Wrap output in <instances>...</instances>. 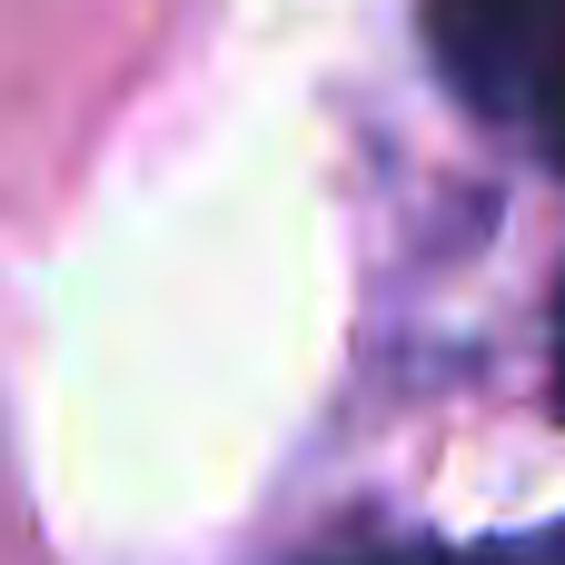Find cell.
Masks as SVG:
<instances>
[{
	"label": "cell",
	"instance_id": "cell-4",
	"mask_svg": "<svg viewBox=\"0 0 565 565\" xmlns=\"http://www.w3.org/2000/svg\"><path fill=\"white\" fill-rule=\"evenodd\" d=\"M556 387H565V298H556Z\"/></svg>",
	"mask_w": 565,
	"mask_h": 565
},
{
	"label": "cell",
	"instance_id": "cell-1",
	"mask_svg": "<svg viewBox=\"0 0 565 565\" xmlns=\"http://www.w3.org/2000/svg\"><path fill=\"white\" fill-rule=\"evenodd\" d=\"M437 70L565 169V0H427Z\"/></svg>",
	"mask_w": 565,
	"mask_h": 565
},
{
	"label": "cell",
	"instance_id": "cell-2",
	"mask_svg": "<svg viewBox=\"0 0 565 565\" xmlns=\"http://www.w3.org/2000/svg\"><path fill=\"white\" fill-rule=\"evenodd\" d=\"M477 565H565V526H536V536H516V546H487Z\"/></svg>",
	"mask_w": 565,
	"mask_h": 565
},
{
	"label": "cell",
	"instance_id": "cell-3",
	"mask_svg": "<svg viewBox=\"0 0 565 565\" xmlns=\"http://www.w3.org/2000/svg\"><path fill=\"white\" fill-rule=\"evenodd\" d=\"M318 565H477V556H437V546H348V556H318Z\"/></svg>",
	"mask_w": 565,
	"mask_h": 565
}]
</instances>
